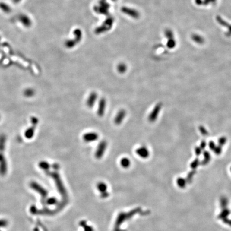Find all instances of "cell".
Listing matches in <instances>:
<instances>
[{"mask_svg": "<svg viewBox=\"0 0 231 231\" xmlns=\"http://www.w3.org/2000/svg\"><path fill=\"white\" fill-rule=\"evenodd\" d=\"M12 2L14 3V4H18L19 3L21 2L22 0H11Z\"/></svg>", "mask_w": 231, "mask_h": 231, "instance_id": "15", "label": "cell"}, {"mask_svg": "<svg viewBox=\"0 0 231 231\" xmlns=\"http://www.w3.org/2000/svg\"><path fill=\"white\" fill-rule=\"evenodd\" d=\"M126 66L125 64H120L118 66V71L119 73H124L126 71Z\"/></svg>", "mask_w": 231, "mask_h": 231, "instance_id": "13", "label": "cell"}, {"mask_svg": "<svg viewBox=\"0 0 231 231\" xmlns=\"http://www.w3.org/2000/svg\"><path fill=\"white\" fill-rule=\"evenodd\" d=\"M135 153L141 158L144 159L148 158L150 155L148 149L145 146L140 147L139 148H137L135 150Z\"/></svg>", "mask_w": 231, "mask_h": 231, "instance_id": "7", "label": "cell"}, {"mask_svg": "<svg viewBox=\"0 0 231 231\" xmlns=\"http://www.w3.org/2000/svg\"><path fill=\"white\" fill-rule=\"evenodd\" d=\"M160 109H161L160 104H157V105H156L150 113L149 115L148 120L150 122L153 123L154 122H155L156 119L158 117Z\"/></svg>", "mask_w": 231, "mask_h": 231, "instance_id": "3", "label": "cell"}, {"mask_svg": "<svg viewBox=\"0 0 231 231\" xmlns=\"http://www.w3.org/2000/svg\"><path fill=\"white\" fill-rule=\"evenodd\" d=\"M120 165L123 168H125V169L128 168L131 165V161L130 159L127 157H123L120 160Z\"/></svg>", "mask_w": 231, "mask_h": 231, "instance_id": "11", "label": "cell"}, {"mask_svg": "<svg viewBox=\"0 0 231 231\" xmlns=\"http://www.w3.org/2000/svg\"><path fill=\"white\" fill-rule=\"evenodd\" d=\"M177 184L178 186L180 188H185L186 186V182L185 180L182 179V178H179L177 180Z\"/></svg>", "mask_w": 231, "mask_h": 231, "instance_id": "12", "label": "cell"}, {"mask_svg": "<svg viewBox=\"0 0 231 231\" xmlns=\"http://www.w3.org/2000/svg\"><path fill=\"white\" fill-rule=\"evenodd\" d=\"M0 9L3 12L8 14L11 11V8L9 5H8L7 3L4 2H0Z\"/></svg>", "mask_w": 231, "mask_h": 231, "instance_id": "9", "label": "cell"}, {"mask_svg": "<svg viewBox=\"0 0 231 231\" xmlns=\"http://www.w3.org/2000/svg\"><path fill=\"white\" fill-rule=\"evenodd\" d=\"M17 18L22 25L26 28L30 27L32 25V21L27 14H21L18 16Z\"/></svg>", "mask_w": 231, "mask_h": 231, "instance_id": "2", "label": "cell"}, {"mask_svg": "<svg viewBox=\"0 0 231 231\" xmlns=\"http://www.w3.org/2000/svg\"><path fill=\"white\" fill-rule=\"evenodd\" d=\"M227 204H228V201L227 200V198H222L221 200H220V204H221V207L223 209L224 208H226Z\"/></svg>", "mask_w": 231, "mask_h": 231, "instance_id": "14", "label": "cell"}, {"mask_svg": "<svg viewBox=\"0 0 231 231\" xmlns=\"http://www.w3.org/2000/svg\"><path fill=\"white\" fill-rule=\"evenodd\" d=\"M97 97L98 95L97 92H93L90 94L86 102V104L88 108H92L94 106L97 100Z\"/></svg>", "mask_w": 231, "mask_h": 231, "instance_id": "8", "label": "cell"}, {"mask_svg": "<svg viewBox=\"0 0 231 231\" xmlns=\"http://www.w3.org/2000/svg\"><path fill=\"white\" fill-rule=\"evenodd\" d=\"M126 116V111L124 109H121L114 118V123L116 125H119L122 123Z\"/></svg>", "mask_w": 231, "mask_h": 231, "instance_id": "6", "label": "cell"}, {"mask_svg": "<svg viewBox=\"0 0 231 231\" xmlns=\"http://www.w3.org/2000/svg\"><path fill=\"white\" fill-rule=\"evenodd\" d=\"M99 135L96 132H88L83 135V140L86 142H92L97 141Z\"/></svg>", "mask_w": 231, "mask_h": 231, "instance_id": "5", "label": "cell"}, {"mask_svg": "<svg viewBox=\"0 0 231 231\" xmlns=\"http://www.w3.org/2000/svg\"><path fill=\"white\" fill-rule=\"evenodd\" d=\"M229 214H230V211L227 209L224 208L223 210H222V212L220 213V214L218 216V218L219 219L224 220L227 218Z\"/></svg>", "mask_w": 231, "mask_h": 231, "instance_id": "10", "label": "cell"}, {"mask_svg": "<svg viewBox=\"0 0 231 231\" xmlns=\"http://www.w3.org/2000/svg\"><path fill=\"white\" fill-rule=\"evenodd\" d=\"M106 100L104 98H101L99 102L98 108L97 110V114L100 117L103 116L106 108Z\"/></svg>", "mask_w": 231, "mask_h": 231, "instance_id": "4", "label": "cell"}, {"mask_svg": "<svg viewBox=\"0 0 231 231\" xmlns=\"http://www.w3.org/2000/svg\"><path fill=\"white\" fill-rule=\"evenodd\" d=\"M108 147V142L106 140H102L97 147L95 156L97 159H101L103 156Z\"/></svg>", "mask_w": 231, "mask_h": 231, "instance_id": "1", "label": "cell"}]
</instances>
